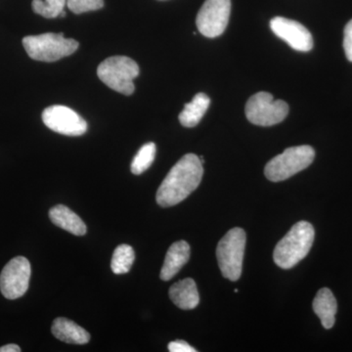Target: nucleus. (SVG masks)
I'll list each match as a JSON object with an SVG mask.
<instances>
[{"instance_id":"obj_1","label":"nucleus","mask_w":352,"mask_h":352,"mask_svg":"<svg viewBox=\"0 0 352 352\" xmlns=\"http://www.w3.org/2000/svg\"><path fill=\"white\" fill-rule=\"evenodd\" d=\"M203 175L200 157L195 154L185 155L173 166L157 189V203L163 208L182 203L198 188Z\"/></svg>"},{"instance_id":"obj_2","label":"nucleus","mask_w":352,"mask_h":352,"mask_svg":"<svg viewBox=\"0 0 352 352\" xmlns=\"http://www.w3.org/2000/svg\"><path fill=\"white\" fill-rule=\"evenodd\" d=\"M314 226L309 222L296 223L275 248L274 263L283 270L293 268L307 256L314 245Z\"/></svg>"},{"instance_id":"obj_3","label":"nucleus","mask_w":352,"mask_h":352,"mask_svg":"<svg viewBox=\"0 0 352 352\" xmlns=\"http://www.w3.org/2000/svg\"><path fill=\"white\" fill-rule=\"evenodd\" d=\"M23 45L32 59L41 62L58 61L73 54L78 48V41L65 38L62 32L25 36L23 38Z\"/></svg>"},{"instance_id":"obj_4","label":"nucleus","mask_w":352,"mask_h":352,"mask_svg":"<svg viewBox=\"0 0 352 352\" xmlns=\"http://www.w3.org/2000/svg\"><path fill=\"white\" fill-rule=\"evenodd\" d=\"M314 157L315 151L311 146L288 148L268 162L264 168V175L270 182H284L308 168L314 163Z\"/></svg>"},{"instance_id":"obj_5","label":"nucleus","mask_w":352,"mask_h":352,"mask_svg":"<svg viewBox=\"0 0 352 352\" xmlns=\"http://www.w3.org/2000/svg\"><path fill=\"white\" fill-rule=\"evenodd\" d=\"M139 67L126 56L107 58L98 66L97 75L111 89L124 95H131L135 89L134 78L139 76Z\"/></svg>"},{"instance_id":"obj_6","label":"nucleus","mask_w":352,"mask_h":352,"mask_svg":"<svg viewBox=\"0 0 352 352\" xmlns=\"http://www.w3.org/2000/svg\"><path fill=\"white\" fill-rule=\"evenodd\" d=\"M245 247V233L242 228H233L219 241L217 258L222 275L230 281H237L242 274Z\"/></svg>"},{"instance_id":"obj_7","label":"nucleus","mask_w":352,"mask_h":352,"mask_svg":"<svg viewBox=\"0 0 352 352\" xmlns=\"http://www.w3.org/2000/svg\"><path fill=\"white\" fill-rule=\"evenodd\" d=\"M245 117L252 124L271 126L280 124L289 113V105L283 100H274L272 94L258 92L245 104Z\"/></svg>"},{"instance_id":"obj_8","label":"nucleus","mask_w":352,"mask_h":352,"mask_svg":"<svg viewBox=\"0 0 352 352\" xmlns=\"http://www.w3.org/2000/svg\"><path fill=\"white\" fill-rule=\"evenodd\" d=\"M230 12V0H206L197 15L199 32L206 38L221 36L228 25Z\"/></svg>"},{"instance_id":"obj_9","label":"nucleus","mask_w":352,"mask_h":352,"mask_svg":"<svg viewBox=\"0 0 352 352\" xmlns=\"http://www.w3.org/2000/svg\"><path fill=\"white\" fill-rule=\"evenodd\" d=\"M31 263L24 256L11 259L0 275V291L7 300H17L27 293L31 279Z\"/></svg>"},{"instance_id":"obj_10","label":"nucleus","mask_w":352,"mask_h":352,"mask_svg":"<svg viewBox=\"0 0 352 352\" xmlns=\"http://www.w3.org/2000/svg\"><path fill=\"white\" fill-rule=\"evenodd\" d=\"M44 124L57 133L80 136L87 131V122L78 113L66 106L54 105L43 113Z\"/></svg>"},{"instance_id":"obj_11","label":"nucleus","mask_w":352,"mask_h":352,"mask_svg":"<svg viewBox=\"0 0 352 352\" xmlns=\"http://www.w3.org/2000/svg\"><path fill=\"white\" fill-rule=\"evenodd\" d=\"M271 31L286 41L293 50L307 52L314 48V38L305 25L296 21L275 17L270 21Z\"/></svg>"},{"instance_id":"obj_12","label":"nucleus","mask_w":352,"mask_h":352,"mask_svg":"<svg viewBox=\"0 0 352 352\" xmlns=\"http://www.w3.org/2000/svg\"><path fill=\"white\" fill-rule=\"evenodd\" d=\"M190 258V245L185 241L173 243L166 252L164 265L161 270L162 280L170 281L179 272L180 270L188 263Z\"/></svg>"},{"instance_id":"obj_13","label":"nucleus","mask_w":352,"mask_h":352,"mask_svg":"<svg viewBox=\"0 0 352 352\" xmlns=\"http://www.w3.org/2000/svg\"><path fill=\"white\" fill-rule=\"evenodd\" d=\"M170 298L176 307L184 310L194 309L200 302L197 285L191 278L173 284L170 289Z\"/></svg>"},{"instance_id":"obj_14","label":"nucleus","mask_w":352,"mask_h":352,"mask_svg":"<svg viewBox=\"0 0 352 352\" xmlns=\"http://www.w3.org/2000/svg\"><path fill=\"white\" fill-rule=\"evenodd\" d=\"M51 331L55 338L67 342V344H85L90 340V335L87 331L80 327L75 322L64 318V317H59L53 321Z\"/></svg>"},{"instance_id":"obj_15","label":"nucleus","mask_w":352,"mask_h":352,"mask_svg":"<svg viewBox=\"0 0 352 352\" xmlns=\"http://www.w3.org/2000/svg\"><path fill=\"white\" fill-rule=\"evenodd\" d=\"M50 217L55 226L74 235L83 236L87 234V228L85 222L66 206L58 205L51 208Z\"/></svg>"},{"instance_id":"obj_16","label":"nucleus","mask_w":352,"mask_h":352,"mask_svg":"<svg viewBox=\"0 0 352 352\" xmlns=\"http://www.w3.org/2000/svg\"><path fill=\"white\" fill-rule=\"evenodd\" d=\"M314 311L321 320L325 329H332L335 325L336 314L338 311V303L332 291L328 288L319 289L312 303Z\"/></svg>"},{"instance_id":"obj_17","label":"nucleus","mask_w":352,"mask_h":352,"mask_svg":"<svg viewBox=\"0 0 352 352\" xmlns=\"http://www.w3.org/2000/svg\"><path fill=\"white\" fill-rule=\"evenodd\" d=\"M210 99L207 94H198L194 96L193 100L185 104L184 109L179 115V122L184 127L196 126L203 119L208 107Z\"/></svg>"},{"instance_id":"obj_18","label":"nucleus","mask_w":352,"mask_h":352,"mask_svg":"<svg viewBox=\"0 0 352 352\" xmlns=\"http://www.w3.org/2000/svg\"><path fill=\"white\" fill-rule=\"evenodd\" d=\"M135 259L133 249L129 245H120L113 251L111 268L115 274L120 275L129 272Z\"/></svg>"},{"instance_id":"obj_19","label":"nucleus","mask_w":352,"mask_h":352,"mask_svg":"<svg viewBox=\"0 0 352 352\" xmlns=\"http://www.w3.org/2000/svg\"><path fill=\"white\" fill-rule=\"evenodd\" d=\"M157 147L153 142L146 143L140 148L131 163V173L133 175H142L151 166L156 157Z\"/></svg>"},{"instance_id":"obj_20","label":"nucleus","mask_w":352,"mask_h":352,"mask_svg":"<svg viewBox=\"0 0 352 352\" xmlns=\"http://www.w3.org/2000/svg\"><path fill=\"white\" fill-rule=\"evenodd\" d=\"M67 0H32V10L34 13L47 19L59 17L63 12Z\"/></svg>"},{"instance_id":"obj_21","label":"nucleus","mask_w":352,"mask_h":352,"mask_svg":"<svg viewBox=\"0 0 352 352\" xmlns=\"http://www.w3.org/2000/svg\"><path fill=\"white\" fill-rule=\"evenodd\" d=\"M67 6L73 13L82 14L103 8L104 0H67Z\"/></svg>"},{"instance_id":"obj_22","label":"nucleus","mask_w":352,"mask_h":352,"mask_svg":"<svg viewBox=\"0 0 352 352\" xmlns=\"http://www.w3.org/2000/svg\"><path fill=\"white\" fill-rule=\"evenodd\" d=\"M344 48L347 60L352 62V20L349 21L344 28Z\"/></svg>"},{"instance_id":"obj_23","label":"nucleus","mask_w":352,"mask_h":352,"mask_svg":"<svg viewBox=\"0 0 352 352\" xmlns=\"http://www.w3.org/2000/svg\"><path fill=\"white\" fill-rule=\"evenodd\" d=\"M168 351L170 352H196L197 349L190 346L184 340H175L168 344Z\"/></svg>"},{"instance_id":"obj_24","label":"nucleus","mask_w":352,"mask_h":352,"mask_svg":"<svg viewBox=\"0 0 352 352\" xmlns=\"http://www.w3.org/2000/svg\"><path fill=\"white\" fill-rule=\"evenodd\" d=\"M21 349L19 346L17 344H7V346H4L0 347V352H20Z\"/></svg>"}]
</instances>
